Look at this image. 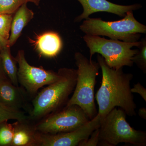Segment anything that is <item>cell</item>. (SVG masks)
<instances>
[{
    "label": "cell",
    "mask_w": 146,
    "mask_h": 146,
    "mask_svg": "<svg viewBox=\"0 0 146 146\" xmlns=\"http://www.w3.org/2000/svg\"><path fill=\"white\" fill-rule=\"evenodd\" d=\"M97 60L102 74L101 85L96 97L98 114L103 119L112 109L118 107L127 115L136 116V105L130 87L133 75L124 72L123 68L116 70L110 68L100 55H98Z\"/></svg>",
    "instance_id": "cell-1"
},
{
    "label": "cell",
    "mask_w": 146,
    "mask_h": 146,
    "mask_svg": "<svg viewBox=\"0 0 146 146\" xmlns=\"http://www.w3.org/2000/svg\"><path fill=\"white\" fill-rule=\"evenodd\" d=\"M74 58L78 68L76 82L74 94L66 106H78L90 120L98 114L94 90L100 65L94 60L88 59L80 52H76Z\"/></svg>",
    "instance_id": "cell-2"
},
{
    "label": "cell",
    "mask_w": 146,
    "mask_h": 146,
    "mask_svg": "<svg viewBox=\"0 0 146 146\" xmlns=\"http://www.w3.org/2000/svg\"><path fill=\"white\" fill-rule=\"evenodd\" d=\"M58 71L60 78L44 88L35 98L30 114L32 118H39L56 111L68 102L69 96L75 87L77 70L64 68Z\"/></svg>",
    "instance_id": "cell-3"
},
{
    "label": "cell",
    "mask_w": 146,
    "mask_h": 146,
    "mask_svg": "<svg viewBox=\"0 0 146 146\" xmlns=\"http://www.w3.org/2000/svg\"><path fill=\"white\" fill-rule=\"evenodd\" d=\"M86 34L107 36L123 42H138L141 33L145 34L146 26L134 18L133 11L126 13L123 18L115 21H105L100 18H88L80 26Z\"/></svg>",
    "instance_id": "cell-4"
},
{
    "label": "cell",
    "mask_w": 146,
    "mask_h": 146,
    "mask_svg": "<svg viewBox=\"0 0 146 146\" xmlns=\"http://www.w3.org/2000/svg\"><path fill=\"white\" fill-rule=\"evenodd\" d=\"M126 116L122 109L115 107L102 119L99 128V143L111 146L120 143L145 146V131L131 127L126 121Z\"/></svg>",
    "instance_id": "cell-5"
},
{
    "label": "cell",
    "mask_w": 146,
    "mask_h": 146,
    "mask_svg": "<svg viewBox=\"0 0 146 146\" xmlns=\"http://www.w3.org/2000/svg\"><path fill=\"white\" fill-rule=\"evenodd\" d=\"M89 48L90 60L95 54L101 55L106 64L114 70H118L123 66L132 67V59L138 49L132 50L137 47L140 41L135 42H123L113 39H106L97 35L86 34L83 37Z\"/></svg>",
    "instance_id": "cell-6"
},
{
    "label": "cell",
    "mask_w": 146,
    "mask_h": 146,
    "mask_svg": "<svg viewBox=\"0 0 146 146\" xmlns=\"http://www.w3.org/2000/svg\"><path fill=\"white\" fill-rule=\"evenodd\" d=\"M15 58L18 65V83L31 95L36 94L43 86L54 83L61 77L59 71L56 73L30 65L26 59L23 50H19Z\"/></svg>",
    "instance_id": "cell-7"
},
{
    "label": "cell",
    "mask_w": 146,
    "mask_h": 146,
    "mask_svg": "<svg viewBox=\"0 0 146 146\" xmlns=\"http://www.w3.org/2000/svg\"><path fill=\"white\" fill-rule=\"evenodd\" d=\"M89 120L78 106H66L39 124L36 129L42 133L50 134L69 132L84 125Z\"/></svg>",
    "instance_id": "cell-8"
},
{
    "label": "cell",
    "mask_w": 146,
    "mask_h": 146,
    "mask_svg": "<svg viewBox=\"0 0 146 146\" xmlns=\"http://www.w3.org/2000/svg\"><path fill=\"white\" fill-rule=\"evenodd\" d=\"M102 120L101 117L98 113L84 125L72 131L55 134L36 133V145L78 146L80 142L87 139L94 130L100 127Z\"/></svg>",
    "instance_id": "cell-9"
},
{
    "label": "cell",
    "mask_w": 146,
    "mask_h": 146,
    "mask_svg": "<svg viewBox=\"0 0 146 146\" xmlns=\"http://www.w3.org/2000/svg\"><path fill=\"white\" fill-rule=\"evenodd\" d=\"M83 7V12L76 17L74 22L79 23L89 18L92 14L98 12H106L124 17L129 11L138 10L142 8L141 4L123 5L113 3L107 0H77Z\"/></svg>",
    "instance_id": "cell-10"
},
{
    "label": "cell",
    "mask_w": 146,
    "mask_h": 146,
    "mask_svg": "<svg viewBox=\"0 0 146 146\" xmlns=\"http://www.w3.org/2000/svg\"><path fill=\"white\" fill-rule=\"evenodd\" d=\"M0 102L14 112H21L20 110L25 106V99L20 88L9 79L0 83Z\"/></svg>",
    "instance_id": "cell-11"
},
{
    "label": "cell",
    "mask_w": 146,
    "mask_h": 146,
    "mask_svg": "<svg viewBox=\"0 0 146 146\" xmlns=\"http://www.w3.org/2000/svg\"><path fill=\"white\" fill-rule=\"evenodd\" d=\"M32 43L39 54L46 57L56 56L63 47L60 36L54 32H48L38 35Z\"/></svg>",
    "instance_id": "cell-12"
},
{
    "label": "cell",
    "mask_w": 146,
    "mask_h": 146,
    "mask_svg": "<svg viewBox=\"0 0 146 146\" xmlns=\"http://www.w3.org/2000/svg\"><path fill=\"white\" fill-rule=\"evenodd\" d=\"M34 13L25 3L16 12L12 19L11 27V34L9 39V45L12 46L17 42L24 28L34 17Z\"/></svg>",
    "instance_id": "cell-13"
},
{
    "label": "cell",
    "mask_w": 146,
    "mask_h": 146,
    "mask_svg": "<svg viewBox=\"0 0 146 146\" xmlns=\"http://www.w3.org/2000/svg\"><path fill=\"white\" fill-rule=\"evenodd\" d=\"M26 121H18L13 124L14 131L11 146L36 145V133L35 129L27 124Z\"/></svg>",
    "instance_id": "cell-14"
},
{
    "label": "cell",
    "mask_w": 146,
    "mask_h": 146,
    "mask_svg": "<svg viewBox=\"0 0 146 146\" xmlns=\"http://www.w3.org/2000/svg\"><path fill=\"white\" fill-rule=\"evenodd\" d=\"M11 47L7 46L4 48L0 52V57L4 70L9 79L13 85L18 86V70L15 58L11 55Z\"/></svg>",
    "instance_id": "cell-15"
},
{
    "label": "cell",
    "mask_w": 146,
    "mask_h": 146,
    "mask_svg": "<svg viewBox=\"0 0 146 146\" xmlns=\"http://www.w3.org/2000/svg\"><path fill=\"white\" fill-rule=\"evenodd\" d=\"M40 2V0H0V13L12 14L24 4L31 3L39 5Z\"/></svg>",
    "instance_id": "cell-16"
},
{
    "label": "cell",
    "mask_w": 146,
    "mask_h": 146,
    "mask_svg": "<svg viewBox=\"0 0 146 146\" xmlns=\"http://www.w3.org/2000/svg\"><path fill=\"white\" fill-rule=\"evenodd\" d=\"M7 121L0 124V146H11L13 136V124Z\"/></svg>",
    "instance_id": "cell-17"
},
{
    "label": "cell",
    "mask_w": 146,
    "mask_h": 146,
    "mask_svg": "<svg viewBox=\"0 0 146 146\" xmlns=\"http://www.w3.org/2000/svg\"><path fill=\"white\" fill-rule=\"evenodd\" d=\"M138 50L136 54L133 56L132 60L138 67L143 71L146 72V39L143 38L140 41V44L138 46Z\"/></svg>",
    "instance_id": "cell-18"
},
{
    "label": "cell",
    "mask_w": 146,
    "mask_h": 146,
    "mask_svg": "<svg viewBox=\"0 0 146 146\" xmlns=\"http://www.w3.org/2000/svg\"><path fill=\"white\" fill-rule=\"evenodd\" d=\"M28 117L22 112H13L11 110L0 108V124L9 120H16L19 121H26Z\"/></svg>",
    "instance_id": "cell-19"
},
{
    "label": "cell",
    "mask_w": 146,
    "mask_h": 146,
    "mask_svg": "<svg viewBox=\"0 0 146 146\" xmlns=\"http://www.w3.org/2000/svg\"><path fill=\"white\" fill-rule=\"evenodd\" d=\"M12 19V14L0 13V35L8 40Z\"/></svg>",
    "instance_id": "cell-20"
},
{
    "label": "cell",
    "mask_w": 146,
    "mask_h": 146,
    "mask_svg": "<svg viewBox=\"0 0 146 146\" xmlns=\"http://www.w3.org/2000/svg\"><path fill=\"white\" fill-rule=\"evenodd\" d=\"M98 128L93 131L90 136L86 140L82 141L79 144V146H96L99 143V129Z\"/></svg>",
    "instance_id": "cell-21"
},
{
    "label": "cell",
    "mask_w": 146,
    "mask_h": 146,
    "mask_svg": "<svg viewBox=\"0 0 146 146\" xmlns=\"http://www.w3.org/2000/svg\"><path fill=\"white\" fill-rule=\"evenodd\" d=\"M131 91L132 93L139 94L145 102H146V89L141 83L138 82L135 84L133 88H131Z\"/></svg>",
    "instance_id": "cell-22"
},
{
    "label": "cell",
    "mask_w": 146,
    "mask_h": 146,
    "mask_svg": "<svg viewBox=\"0 0 146 146\" xmlns=\"http://www.w3.org/2000/svg\"><path fill=\"white\" fill-rule=\"evenodd\" d=\"M7 76L3 68L2 63L1 59L0 57V83L8 79Z\"/></svg>",
    "instance_id": "cell-23"
},
{
    "label": "cell",
    "mask_w": 146,
    "mask_h": 146,
    "mask_svg": "<svg viewBox=\"0 0 146 146\" xmlns=\"http://www.w3.org/2000/svg\"><path fill=\"white\" fill-rule=\"evenodd\" d=\"M9 46V40L4 38L0 35V52L5 47Z\"/></svg>",
    "instance_id": "cell-24"
},
{
    "label": "cell",
    "mask_w": 146,
    "mask_h": 146,
    "mask_svg": "<svg viewBox=\"0 0 146 146\" xmlns=\"http://www.w3.org/2000/svg\"><path fill=\"white\" fill-rule=\"evenodd\" d=\"M139 116L144 119H146V108H141L139 109L138 112Z\"/></svg>",
    "instance_id": "cell-25"
},
{
    "label": "cell",
    "mask_w": 146,
    "mask_h": 146,
    "mask_svg": "<svg viewBox=\"0 0 146 146\" xmlns=\"http://www.w3.org/2000/svg\"><path fill=\"white\" fill-rule=\"evenodd\" d=\"M0 108H4V109L8 110H10L7 109V108H6L4 106H3V105L1 104V102H0ZM11 111H12V110H11ZM13 112H14V111H13Z\"/></svg>",
    "instance_id": "cell-26"
}]
</instances>
